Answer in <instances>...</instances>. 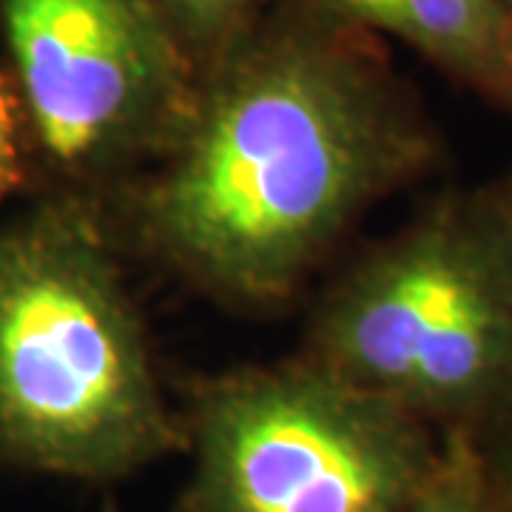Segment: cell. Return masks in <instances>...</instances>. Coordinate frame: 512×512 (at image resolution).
I'll return each mask as SVG.
<instances>
[{"mask_svg":"<svg viewBox=\"0 0 512 512\" xmlns=\"http://www.w3.org/2000/svg\"><path fill=\"white\" fill-rule=\"evenodd\" d=\"M436 157L439 137L382 40L276 0L200 72L134 194L131 228L188 285L274 305Z\"/></svg>","mask_w":512,"mask_h":512,"instance_id":"cell-1","label":"cell"},{"mask_svg":"<svg viewBox=\"0 0 512 512\" xmlns=\"http://www.w3.org/2000/svg\"><path fill=\"white\" fill-rule=\"evenodd\" d=\"M183 444L92 205L66 194L0 228V456L111 481Z\"/></svg>","mask_w":512,"mask_h":512,"instance_id":"cell-2","label":"cell"},{"mask_svg":"<svg viewBox=\"0 0 512 512\" xmlns=\"http://www.w3.org/2000/svg\"><path fill=\"white\" fill-rule=\"evenodd\" d=\"M316 365L430 427L484 436L512 410V256L476 191L427 202L319 302Z\"/></svg>","mask_w":512,"mask_h":512,"instance_id":"cell-3","label":"cell"},{"mask_svg":"<svg viewBox=\"0 0 512 512\" xmlns=\"http://www.w3.org/2000/svg\"><path fill=\"white\" fill-rule=\"evenodd\" d=\"M183 512H402L436 467L433 427L311 356L202 382Z\"/></svg>","mask_w":512,"mask_h":512,"instance_id":"cell-4","label":"cell"},{"mask_svg":"<svg viewBox=\"0 0 512 512\" xmlns=\"http://www.w3.org/2000/svg\"><path fill=\"white\" fill-rule=\"evenodd\" d=\"M26 134L74 183L154 163L200 72L157 0H0Z\"/></svg>","mask_w":512,"mask_h":512,"instance_id":"cell-5","label":"cell"},{"mask_svg":"<svg viewBox=\"0 0 512 512\" xmlns=\"http://www.w3.org/2000/svg\"><path fill=\"white\" fill-rule=\"evenodd\" d=\"M362 35L393 37L512 120V0H291Z\"/></svg>","mask_w":512,"mask_h":512,"instance_id":"cell-6","label":"cell"},{"mask_svg":"<svg viewBox=\"0 0 512 512\" xmlns=\"http://www.w3.org/2000/svg\"><path fill=\"white\" fill-rule=\"evenodd\" d=\"M402 512H490V481L476 433H441L436 467Z\"/></svg>","mask_w":512,"mask_h":512,"instance_id":"cell-7","label":"cell"},{"mask_svg":"<svg viewBox=\"0 0 512 512\" xmlns=\"http://www.w3.org/2000/svg\"><path fill=\"white\" fill-rule=\"evenodd\" d=\"M188 57L202 72L276 0H157Z\"/></svg>","mask_w":512,"mask_h":512,"instance_id":"cell-8","label":"cell"},{"mask_svg":"<svg viewBox=\"0 0 512 512\" xmlns=\"http://www.w3.org/2000/svg\"><path fill=\"white\" fill-rule=\"evenodd\" d=\"M26 140L29 134H26V120H23L15 83L9 72L0 69V208L20 183Z\"/></svg>","mask_w":512,"mask_h":512,"instance_id":"cell-9","label":"cell"},{"mask_svg":"<svg viewBox=\"0 0 512 512\" xmlns=\"http://www.w3.org/2000/svg\"><path fill=\"white\" fill-rule=\"evenodd\" d=\"M481 436V453L490 481V504L512 507V410Z\"/></svg>","mask_w":512,"mask_h":512,"instance_id":"cell-10","label":"cell"},{"mask_svg":"<svg viewBox=\"0 0 512 512\" xmlns=\"http://www.w3.org/2000/svg\"><path fill=\"white\" fill-rule=\"evenodd\" d=\"M476 197L512 256V168L487 185L476 188Z\"/></svg>","mask_w":512,"mask_h":512,"instance_id":"cell-11","label":"cell"},{"mask_svg":"<svg viewBox=\"0 0 512 512\" xmlns=\"http://www.w3.org/2000/svg\"><path fill=\"white\" fill-rule=\"evenodd\" d=\"M100 512H123V510H120V507H117L114 501H106V507H103V510H100Z\"/></svg>","mask_w":512,"mask_h":512,"instance_id":"cell-12","label":"cell"},{"mask_svg":"<svg viewBox=\"0 0 512 512\" xmlns=\"http://www.w3.org/2000/svg\"><path fill=\"white\" fill-rule=\"evenodd\" d=\"M490 512H512V507H498V504H490Z\"/></svg>","mask_w":512,"mask_h":512,"instance_id":"cell-13","label":"cell"}]
</instances>
